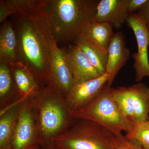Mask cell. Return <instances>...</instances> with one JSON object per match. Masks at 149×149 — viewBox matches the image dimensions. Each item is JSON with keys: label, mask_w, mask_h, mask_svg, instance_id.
<instances>
[{"label": "cell", "mask_w": 149, "mask_h": 149, "mask_svg": "<svg viewBox=\"0 0 149 149\" xmlns=\"http://www.w3.org/2000/svg\"><path fill=\"white\" fill-rule=\"evenodd\" d=\"M14 10L10 19L16 32L18 61L32 72L39 86L50 83L51 42L53 37L36 0H6Z\"/></svg>", "instance_id": "cell-1"}, {"label": "cell", "mask_w": 149, "mask_h": 149, "mask_svg": "<svg viewBox=\"0 0 149 149\" xmlns=\"http://www.w3.org/2000/svg\"><path fill=\"white\" fill-rule=\"evenodd\" d=\"M98 0H40L37 7L47 22L56 42H74L95 20Z\"/></svg>", "instance_id": "cell-2"}, {"label": "cell", "mask_w": 149, "mask_h": 149, "mask_svg": "<svg viewBox=\"0 0 149 149\" xmlns=\"http://www.w3.org/2000/svg\"><path fill=\"white\" fill-rule=\"evenodd\" d=\"M30 99L40 148L54 149L55 138L70 128L77 119L71 114L64 96L50 83Z\"/></svg>", "instance_id": "cell-3"}, {"label": "cell", "mask_w": 149, "mask_h": 149, "mask_svg": "<svg viewBox=\"0 0 149 149\" xmlns=\"http://www.w3.org/2000/svg\"><path fill=\"white\" fill-rule=\"evenodd\" d=\"M114 89L107 84L93 101L71 113L75 119L96 123L120 139L124 137L123 131L126 133L131 129L133 123L123 115L115 102Z\"/></svg>", "instance_id": "cell-4"}, {"label": "cell", "mask_w": 149, "mask_h": 149, "mask_svg": "<svg viewBox=\"0 0 149 149\" xmlns=\"http://www.w3.org/2000/svg\"><path fill=\"white\" fill-rule=\"evenodd\" d=\"M118 138L96 123L77 119L54 140V149H115Z\"/></svg>", "instance_id": "cell-5"}, {"label": "cell", "mask_w": 149, "mask_h": 149, "mask_svg": "<svg viewBox=\"0 0 149 149\" xmlns=\"http://www.w3.org/2000/svg\"><path fill=\"white\" fill-rule=\"evenodd\" d=\"M113 99L123 115L134 122L149 119V88L139 83L114 88Z\"/></svg>", "instance_id": "cell-6"}, {"label": "cell", "mask_w": 149, "mask_h": 149, "mask_svg": "<svg viewBox=\"0 0 149 149\" xmlns=\"http://www.w3.org/2000/svg\"><path fill=\"white\" fill-rule=\"evenodd\" d=\"M126 23L133 30L136 38L137 51L132 55V57L136 72L135 81L141 83L145 77L149 78V30L137 13L129 15Z\"/></svg>", "instance_id": "cell-7"}, {"label": "cell", "mask_w": 149, "mask_h": 149, "mask_svg": "<svg viewBox=\"0 0 149 149\" xmlns=\"http://www.w3.org/2000/svg\"><path fill=\"white\" fill-rule=\"evenodd\" d=\"M40 148L31 111L30 99L24 100L13 136L11 149H38Z\"/></svg>", "instance_id": "cell-8"}, {"label": "cell", "mask_w": 149, "mask_h": 149, "mask_svg": "<svg viewBox=\"0 0 149 149\" xmlns=\"http://www.w3.org/2000/svg\"><path fill=\"white\" fill-rule=\"evenodd\" d=\"M49 83L53 85L65 98L68 95L74 83L72 70L64 51L58 47L54 37L51 42Z\"/></svg>", "instance_id": "cell-9"}, {"label": "cell", "mask_w": 149, "mask_h": 149, "mask_svg": "<svg viewBox=\"0 0 149 149\" xmlns=\"http://www.w3.org/2000/svg\"><path fill=\"white\" fill-rule=\"evenodd\" d=\"M110 77L109 74L106 72L97 78L74 82L65 98L71 113L84 107L93 101L107 84Z\"/></svg>", "instance_id": "cell-10"}, {"label": "cell", "mask_w": 149, "mask_h": 149, "mask_svg": "<svg viewBox=\"0 0 149 149\" xmlns=\"http://www.w3.org/2000/svg\"><path fill=\"white\" fill-rule=\"evenodd\" d=\"M107 54L106 72L110 76L107 84L111 86L116 75L126 64L130 56V50L126 46L123 32L115 33L110 43Z\"/></svg>", "instance_id": "cell-11"}, {"label": "cell", "mask_w": 149, "mask_h": 149, "mask_svg": "<svg viewBox=\"0 0 149 149\" xmlns=\"http://www.w3.org/2000/svg\"><path fill=\"white\" fill-rule=\"evenodd\" d=\"M128 2V0L99 1L95 20L111 23L116 30L121 29L129 15Z\"/></svg>", "instance_id": "cell-12"}, {"label": "cell", "mask_w": 149, "mask_h": 149, "mask_svg": "<svg viewBox=\"0 0 149 149\" xmlns=\"http://www.w3.org/2000/svg\"><path fill=\"white\" fill-rule=\"evenodd\" d=\"M63 51L72 70L74 83L95 79L102 75L77 45H70L66 50Z\"/></svg>", "instance_id": "cell-13"}, {"label": "cell", "mask_w": 149, "mask_h": 149, "mask_svg": "<svg viewBox=\"0 0 149 149\" xmlns=\"http://www.w3.org/2000/svg\"><path fill=\"white\" fill-rule=\"evenodd\" d=\"M24 100L17 90L9 65L0 62V114Z\"/></svg>", "instance_id": "cell-14"}, {"label": "cell", "mask_w": 149, "mask_h": 149, "mask_svg": "<svg viewBox=\"0 0 149 149\" xmlns=\"http://www.w3.org/2000/svg\"><path fill=\"white\" fill-rule=\"evenodd\" d=\"M18 41L10 20H7L0 29V62L9 65L18 61Z\"/></svg>", "instance_id": "cell-15"}, {"label": "cell", "mask_w": 149, "mask_h": 149, "mask_svg": "<svg viewBox=\"0 0 149 149\" xmlns=\"http://www.w3.org/2000/svg\"><path fill=\"white\" fill-rule=\"evenodd\" d=\"M113 27L111 23L94 20L85 27L80 35L100 50L107 54L110 43L115 34Z\"/></svg>", "instance_id": "cell-16"}, {"label": "cell", "mask_w": 149, "mask_h": 149, "mask_svg": "<svg viewBox=\"0 0 149 149\" xmlns=\"http://www.w3.org/2000/svg\"><path fill=\"white\" fill-rule=\"evenodd\" d=\"M9 65L17 88L23 99L32 97L42 89L27 67L19 61Z\"/></svg>", "instance_id": "cell-17"}, {"label": "cell", "mask_w": 149, "mask_h": 149, "mask_svg": "<svg viewBox=\"0 0 149 149\" xmlns=\"http://www.w3.org/2000/svg\"><path fill=\"white\" fill-rule=\"evenodd\" d=\"M24 101L0 114V149H11L14 130Z\"/></svg>", "instance_id": "cell-18"}, {"label": "cell", "mask_w": 149, "mask_h": 149, "mask_svg": "<svg viewBox=\"0 0 149 149\" xmlns=\"http://www.w3.org/2000/svg\"><path fill=\"white\" fill-rule=\"evenodd\" d=\"M87 56L89 61L101 75L106 73L108 54L96 48L85 37L80 35L74 41Z\"/></svg>", "instance_id": "cell-19"}, {"label": "cell", "mask_w": 149, "mask_h": 149, "mask_svg": "<svg viewBox=\"0 0 149 149\" xmlns=\"http://www.w3.org/2000/svg\"><path fill=\"white\" fill-rule=\"evenodd\" d=\"M133 127L125 135V139L144 149H149V119L143 122L132 121Z\"/></svg>", "instance_id": "cell-20"}, {"label": "cell", "mask_w": 149, "mask_h": 149, "mask_svg": "<svg viewBox=\"0 0 149 149\" xmlns=\"http://www.w3.org/2000/svg\"><path fill=\"white\" fill-rule=\"evenodd\" d=\"M14 13V10L6 1H0V23L2 24L8 17L11 16Z\"/></svg>", "instance_id": "cell-21"}, {"label": "cell", "mask_w": 149, "mask_h": 149, "mask_svg": "<svg viewBox=\"0 0 149 149\" xmlns=\"http://www.w3.org/2000/svg\"><path fill=\"white\" fill-rule=\"evenodd\" d=\"M115 149H144L137 144L125 139V136L118 140Z\"/></svg>", "instance_id": "cell-22"}, {"label": "cell", "mask_w": 149, "mask_h": 149, "mask_svg": "<svg viewBox=\"0 0 149 149\" xmlns=\"http://www.w3.org/2000/svg\"><path fill=\"white\" fill-rule=\"evenodd\" d=\"M149 0H128V10L129 14L137 13L146 5Z\"/></svg>", "instance_id": "cell-23"}, {"label": "cell", "mask_w": 149, "mask_h": 149, "mask_svg": "<svg viewBox=\"0 0 149 149\" xmlns=\"http://www.w3.org/2000/svg\"><path fill=\"white\" fill-rule=\"evenodd\" d=\"M143 20L149 30V0L146 6L137 13Z\"/></svg>", "instance_id": "cell-24"}, {"label": "cell", "mask_w": 149, "mask_h": 149, "mask_svg": "<svg viewBox=\"0 0 149 149\" xmlns=\"http://www.w3.org/2000/svg\"><path fill=\"white\" fill-rule=\"evenodd\" d=\"M38 149H43L42 148H40Z\"/></svg>", "instance_id": "cell-25"}]
</instances>
